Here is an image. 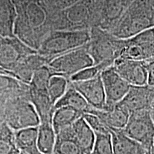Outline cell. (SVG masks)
<instances>
[{
    "label": "cell",
    "mask_w": 154,
    "mask_h": 154,
    "mask_svg": "<svg viewBox=\"0 0 154 154\" xmlns=\"http://www.w3.org/2000/svg\"><path fill=\"white\" fill-rule=\"evenodd\" d=\"M17 16L14 34L37 51L44 38L52 29L51 13L46 0H12Z\"/></svg>",
    "instance_id": "obj_1"
},
{
    "label": "cell",
    "mask_w": 154,
    "mask_h": 154,
    "mask_svg": "<svg viewBox=\"0 0 154 154\" xmlns=\"http://www.w3.org/2000/svg\"><path fill=\"white\" fill-rule=\"evenodd\" d=\"M29 87L13 94L6 102L1 122L5 123L13 131L36 127L40 119L29 100Z\"/></svg>",
    "instance_id": "obj_2"
},
{
    "label": "cell",
    "mask_w": 154,
    "mask_h": 154,
    "mask_svg": "<svg viewBox=\"0 0 154 154\" xmlns=\"http://www.w3.org/2000/svg\"><path fill=\"white\" fill-rule=\"evenodd\" d=\"M90 40V29L54 30L44 38L37 53L49 62L58 56L84 47Z\"/></svg>",
    "instance_id": "obj_3"
},
{
    "label": "cell",
    "mask_w": 154,
    "mask_h": 154,
    "mask_svg": "<svg viewBox=\"0 0 154 154\" xmlns=\"http://www.w3.org/2000/svg\"><path fill=\"white\" fill-rule=\"evenodd\" d=\"M94 65L88 53L87 44L54 58L47 64L54 75H61L67 79L82 69Z\"/></svg>",
    "instance_id": "obj_4"
},
{
    "label": "cell",
    "mask_w": 154,
    "mask_h": 154,
    "mask_svg": "<svg viewBox=\"0 0 154 154\" xmlns=\"http://www.w3.org/2000/svg\"><path fill=\"white\" fill-rule=\"evenodd\" d=\"M37 51L19 39L17 36H0V74L6 75L21 62Z\"/></svg>",
    "instance_id": "obj_5"
},
{
    "label": "cell",
    "mask_w": 154,
    "mask_h": 154,
    "mask_svg": "<svg viewBox=\"0 0 154 154\" xmlns=\"http://www.w3.org/2000/svg\"><path fill=\"white\" fill-rule=\"evenodd\" d=\"M122 131L146 150L151 149L154 143V122L150 110L131 113Z\"/></svg>",
    "instance_id": "obj_6"
},
{
    "label": "cell",
    "mask_w": 154,
    "mask_h": 154,
    "mask_svg": "<svg viewBox=\"0 0 154 154\" xmlns=\"http://www.w3.org/2000/svg\"><path fill=\"white\" fill-rule=\"evenodd\" d=\"M119 57L141 61L154 58V27L145 29L126 40Z\"/></svg>",
    "instance_id": "obj_7"
},
{
    "label": "cell",
    "mask_w": 154,
    "mask_h": 154,
    "mask_svg": "<svg viewBox=\"0 0 154 154\" xmlns=\"http://www.w3.org/2000/svg\"><path fill=\"white\" fill-rule=\"evenodd\" d=\"M100 75L106 94L105 109H111L124 99L131 85L116 72L113 66L103 69Z\"/></svg>",
    "instance_id": "obj_8"
},
{
    "label": "cell",
    "mask_w": 154,
    "mask_h": 154,
    "mask_svg": "<svg viewBox=\"0 0 154 154\" xmlns=\"http://www.w3.org/2000/svg\"><path fill=\"white\" fill-rule=\"evenodd\" d=\"M154 101V88L146 86H131L126 95L116 105L129 114L150 110Z\"/></svg>",
    "instance_id": "obj_9"
},
{
    "label": "cell",
    "mask_w": 154,
    "mask_h": 154,
    "mask_svg": "<svg viewBox=\"0 0 154 154\" xmlns=\"http://www.w3.org/2000/svg\"><path fill=\"white\" fill-rule=\"evenodd\" d=\"M70 83L93 109L96 110H104L106 109V94L101 75L84 82Z\"/></svg>",
    "instance_id": "obj_10"
},
{
    "label": "cell",
    "mask_w": 154,
    "mask_h": 154,
    "mask_svg": "<svg viewBox=\"0 0 154 154\" xmlns=\"http://www.w3.org/2000/svg\"><path fill=\"white\" fill-rule=\"evenodd\" d=\"M113 67L131 86L147 85V71L145 61L119 57L115 60Z\"/></svg>",
    "instance_id": "obj_11"
},
{
    "label": "cell",
    "mask_w": 154,
    "mask_h": 154,
    "mask_svg": "<svg viewBox=\"0 0 154 154\" xmlns=\"http://www.w3.org/2000/svg\"><path fill=\"white\" fill-rule=\"evenodd\" d=\"M88 113L96 115L111 131H121L124 129L130 116L126 111L118 105L105 110H96L93 109Z\"/></svg>",
    "instance_id": "obj_12"
},
{
    "label": "cell",
    "mask_w": 154,
    "mask_h": 154,
    "mask_svg": "<svg viewBox=\"0 0 154 154\" xmlns=\"http://www.w3.org/2000/svg\"><path fill=\"white\" fill-rule=\"evenodd\" d=\"M29 100L38 113L40 123L51 122L54 112V105L50 99L47 90H39L29 87Z\"/></svg>",
    "instance_id": "obj_13"
},
{
    "label": "cell",
    "mask_w": 154,
    "mask_h": 154,
    "mask_svg": "<svg viewBox=\"0 0 154 154\" xmlns=\"http://www.w3.org/2000/svg\"><path fill=\"white\" fill-rule=\"evenodd\" d=\"M75 140L85 154H92L95 144L96 134L84 119L81 117L72 126Z\"/></svg>",
    "instance_id": "obj_14"
},
{
    "label": "cell",
    "mask_w": 154,
    "mask_h": 154,
    "mask_svg": "<svg viewBox=\"0 0 154 154\" xmlns=\"http://www.w3.org/2000/svg\"><path fill=\"white\" fill-rule=\"evenodd\" d=\"M113 154H145L147 150L121 131H111Z\"/></svg>",
    "instance_id": "obj_15"
},
{
    "label": "cell",
    "mask_w": 154,
    "mask_h": 154,
    "mask_svg": "<svg viewBox=\"0 0 154 154\" xmlns=\"http://www.w3.org/2000/svg\"><path fill=\"white\" fill-rule=\"evenodd\" d=\"M38 126L29 127L14 131L15 143L24 154H42L37 148Z\"/></svg>",
    "instance_id": "obj_16"
},
{
    "label": "cell",
    "mask_w": 154,
    "mask_h": 154,
    "mask_svg": "<svg viewBox=\"0 0 154 154\" xmlns=\"http://www.w3.org/2000/svg\"><path fill=\"white\" fill-rule=\"evenodd\" d=\"M61 106L72 108L75 110L82 113L83 114L88 113L93 109V108L88 104V102L83 97L82 94L75 89L74 86L71 84L70 82H69V86L65 94L55 103L54 110L55 109Z\"/></svg>",
    "instance_id": "obj_17"
},
{
    "label": "cell",
    "mask_w": 154,
    "mask_h": 154,
    "mask_svg": "<svg viewBox=\"0 0 154 154\" xmlns=\"http://www.w3.org/2000/svg\"><path fill=\"white\" fill-rule=\"evenodd\" d=\"M52 154H85L75 140L72 126L61 130L57 134Z\"/></svg>",
    "instance_id": "obj_18"
},
{
    "label": "cell",
    "mask_w": 154,
    "mask_h": 154,
    "mask_svg": "<svg viewBox=\"0 0 154 154\" xmlns=\"http://www.w3.org/2000/svg\"><path fill=\"white\" fill-rule=\"evenodd\" d=\"M84 114L79 111L68 106H61L55 109L51 119V124L56 134L61 130L72 126Z\"/></svg>",
    "instance_id": "obj_19"
},
{
    "label": "cell",
    "mask_w": 154,
    "mask_h": 154,
    "mask_svg": "<svg viewBox=\"0 0 154 154\" xmlns=\"http://www.w3.org/2000/svg\"><path fill=\"white\" fill-rule=\"evenodd\" d=\"M17 12L12 0H0V36H14Z\"/></svg>",
    "instance_id": "obj_20"
},
{
    "label": "cell",
    "mask_w": 154,
    "mask_h": 154,
    "mask_svg": "<svg viewBox=\"0 0 154 154\" xmlns=\"http://www.w3.org/2000/svg\"><path fill=\"white\" fill-rule=\"evenodd\" d=\"M57 134L51 122L40 123L38 126L37 148L42 154H52Z\"/></svg>",
    "instance_id": "obj_21"
},
{
    "label": "cell",
    "mask_w": 154,
    "mask_h": 154,
    "mask_svg": "<svg viewBox=\"0 0 154 154\" xmlns=\"http://www.w3.org/2000/svg\"><path fill=\"white\" fill-rule=\"evenodd\" d=\"M15 143L14 131L5 123L0 122V154H20Z\"/></svg>",
    "instance_id": "obj_22"
},
{
    "label": "cell",
    "mask_w": 154,
    "mask_h": 154,
    "mask_svg": "<svg viewBox=\"0 0 154 154\" xmlns=\"http://www.w3.org/2000/svg\"><path fill=\"white\" fill-rule=\"evenodd\" d=\"M69 79L61 75H53L50 78L48 84V93L51 101L55 103L62 97L67 90Z\"/></svg>",
    "instance_id": "obj_23"
},
{
    "label": "cell",
    "mask_w": 154,
    "mask_h": 154,
    "mask_svg": "<svg viewBox=\"0 0 154 154\" xmlns=\"http://www.w3.org/2000/svg\"><path fill=\"white\" fill-rule=\"evenodd\" d=\"M53 75L47 65L40 67L34 72L29 86L36 89L47 90L49 79Z\"/></svg>",
    "instance_id": "obj_24"
},
{
    "label": "cell",
    "mask_w": 154,
    "mask_h": 154,
    "mask_svg": "<svg viewBox=\"0 0 154 154\" xmlns=\"http://www.w3.org/2000/svg\"><path fill=\"white\" fill-rule=\"evenodd\" d=\"M96 140L92 154H113L111 133H95Z\"/></svg>",
    "instance_id": "obj_25"
},
{
    "label": "cell",
    "mask_w": 154,
    "mask_h": 154,
    "mask_svg": "<svg viewBox=\"0 0 154 154\" xmlns=\"http://www.w3.org/2000/svg\"><path fill=\"white\" fill-rule=\"evenodd\" d=\"M102 71H103V69L99 65H94L92 66L82 69L78 73L73 75L72 76L70 77L69 81L72 82H84V81L91 79H94V77L101 74Z\"/></svg>",
    "instance_id": "obj_26"
},
{
    "label": "cell",
    "mask_w": 154,
    "mask_h": 154,
    "mask_svg": "<svg viewBox=\"0 0 154 154\" xmlns=\"http://www.w3.org/2000/svg\"><path fill=\"white\" fill-rule=\"evenodd\" d=\"M28 84L15 79L12 77L0 74V93L25 88Z\"/></svg>",
    "instance_id": "obj_27"
},
{
    "label": "cell",
    "mask_w": 154,
    "mask_h": 154,
    "mask_svg": "<svg viewBox=\"0 0 154 154\" xmlns=\"http://www.w3.org/2000/svg\"><path fill=\"white\" fill-rule=\"evenodd\" d=\"M83 117L95 133H101V134L111 133V130L107 128L96 115L92 113H84Z\"/></svg>",
    "instance_id": "obj_28"
},
{
    "label": "cell",
    "mask_w": 154,
    "mask_h": 154,
    "mask_svg": "<svg viewBox=\"0 0 154 154\" xmlns=\"http://www.w3.org/2000/svg\"><path fill=\"white\" fill-rule=\"evenodd\" d=\"M80 0H46L51 13L59 12L72 7Z\"/></svg>",
    "instance_id": "obj_29"
},
{
    "label": "cell",
    "mask_w": 154,
    "mask_h": 154,
    "mask_svg": "<svg viewBox=\"0 0 154 154\" xmlns=\"http://www.w3.org/2000/svg\"><path fill=\"white\" fill-rule=\"evenodd\" d=\"M147 71V85L154 88V58L145 61Z\"/></svg>",
    "instance_id": "obj_30"
},
{
    "label": "cell",
    "mask_w": 154,
    "mask_h": 154,
    "mask_svg": "<svg viewBox=\"0 0 154 154\" xmlns=\"http://www.w3.org/2000/svg\"><path fill=\"white\" fill-rule=\"evenodd\" d=\"M150 113H151L152 119H153V121L154 122V101H153V104H152V106H151V109H150Z\"/></svg>",
    "instance_id": "obj_31"
},
{
    "label": "cell",
    "mask_w": 154,
    "mask_h": 154,
    "mask_svg": "<svg viewBox=\"0 0 154 154\" xmlns=\"http://www.w3.org/2000/svg\"><path fill=\"white\" fill-rule=\"evenodd\" d=\"M145 154H154V145H153L151 149L147 150Z\"/></svg>",
    "instance_id": "obj_32"
},
{
    "label": "cell",
    "mask_w": 154,
    "mask_h": 154,
    "mask_svg": "<svg viewBox=\"0 0 154 154\" xmlns=\"http://www.w3.org/2000/svg\"><path fill=\"white\" fill-rule=\"evenodd\" d=\"M20 154H24V153H22V152H21V153H20Z\"/></svg>",
    "instance_id": "obj_33"
},
{
    "label": "cell",
    "mask_w": 154,
    "mask_h": 154,
    "mask_svg": "<svg viewBox=\"0 0 154 154\" xmlns=\"http://www.w3.org/2000/svg\"><path fill=\"white\" fill-rule=\"evenodd\" d=\"M153 145H154V143H153Z\"/></svg>",
    "instance_id": "obj_34"
}]
</instances>
